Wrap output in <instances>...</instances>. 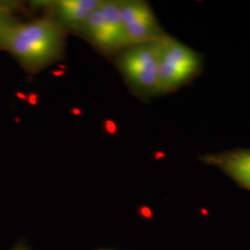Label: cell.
Masks as SVG:
<instances>
[{
    "instance_id": "1",
    "label": "cell",
    "mask_w": 250,
    "mask_h": 250,
    "mask_svg": "<svg viewBox=\"0 0 250 250\" xmlns=\"http://www.w3.org/2000/svg\"><path fill=\"white\" fill-rule=\"evenodd\" d=\"M65 38L62 27L50 19L19 22L6 38L8 50L27 72L41 71L62 59Z\"/></svg>"
},
{
    "instance_id": "2",
    "label": "cell",
    "mask_w": 250,
    "mask_h": 250,
    "mask_svg": "<svg viewBox=\"0 0 250 250\" xmlns=\"http://www.w3.org/2000/svg\"><path fill=\"white\" fill-rule=\"evenodd\" d=\"M156 48L159 95L172 93L187 85L202 70V57L168 35L156 42Z\"/></svg>"
},
{
    "instance_id": "3",
    "label": "cell",
    "mask_w": 250,
    "mask_h": 250,
    "mask_svg": "<svg viewBox=\"0 0 250 250\" xmlns=\"http://www.w3.org/2000/svg\"><path fill=\"white\" fill-rule=\"evenodd\" d=\"M156 42L129 45L120 52L117 60L130 87L142 97L159 95Z\"/></svg>"
},
{
    "instance_id": "4",
    "label": "cell",
    "mask_w": 250,
    "mask_h": 250,
    "mask_svg": "<svg viewBox=\"0 0 250 250\" xmlns=\"http://www.w3.org/2000/svg\"><path fill=\"white\" fill-rule=\"evenodd\" d=\"M105 53L121 52L129 46L121 14V1H102L79 31Z\"/></svg>"
},
{
    "instance_id": "5",
    "label": "cell",
    "mask_w": 250,
    "mask_h": 250,
    "mask_svg": "<svg viewBox=\"0 0 250 250\" xmlns=\"http://www.w3.org/2000/svg\"><path fill=\"white\" fill-rule=\"evenodd\" d=\"M121 14L130 45L156 42L167 36L146 2L121 1Z\"/></svg>"
},
{
    "instance_id": "6",
    "label": "cell",
    "mask_w": 250,
    "mask_h": 250,
    "mask_svg": "<svg viewBox=\"0 0 250 250\" xmlns=\"http://www.w3.org/2000/svg\"><path fill=\"white\" fill-rule=\"evenodd\" d=\"M203 161L221 169L242 188L250 191V149L207 155Z\"/></svg>"
},
{
    "instance_id": "7",
    "label": "cell",
    "mask_w": 250,
    "mask_h": 250,
    "mask_svg": "<svg viewBox=\"0 0 250 250\" xmlns=\"http://www.w3.org/2000/svg\"><path fill=\"white\" fill-rule=\"evenodd\" d=\"M103 0H60L54 2V13L60 25L79 33L90 15L102 4Z\"/></svg>"
},
{
    "instance_id": "8",
    "label": "cell",
    "mask_w": 250,
    "mask_h": 250,
    "mask_svg": "<svg viewBox=\"0 0 250 250\" xmlns=\"http://www.w3.org/2000/svg\"><path fill=\"white\" fill-rule=\"evenodd\" d=\"M18 23V21L11 15L10 9L0 4V48H3L9 32Z\"/></svg>"
}]
</instances>
